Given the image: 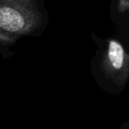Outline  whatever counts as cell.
Masks as SVG:
<instances>
[{
	"instance_id": "6da1fadb",
	"label": "cell",
	"mask_w": 129,
	"mask_h": 129,
	"mask_svg": "<svg viewBox=\"0 0 129 129\" xmlns=\"http://www.w3.org/2000/svg\"><path fill=\"white\" fill-rule=\"evenodd\" d=\"M91 68L94 79L102 90L113 95L121 93L129 78V54L123 43L116 38L102 41Z\"/></svg>"
},
{
	"instance_id": "7a4b0ae2",
	"label": "cell",
	"mask_w": 129,
	"mask_h": 129,
	"mask_svg": "<svg viewBox=\"0 0 129 129\" xmlns=\"http://www.w3.org/2000/svg\"><path fill=\"white\" fill-rule=\"evenodd\" d=\"M46 19L36 0H0V43L11 44L21 36L36 34Z\"/></svg>"
},
{
	"instance_id": "3957f363",
	"label": "cell",
	"mask_w": 129,
	"mask_h": 129,
	"mask_svg": "<svg viewBox=\"0 0 129 129\" xmlns=\"http://www.w3.org/2000/svg\"><path fill=\"white\" fill-rule=\"evenodd\" d=\"M129 0H115V15L127 14Z\"/></svg>"
},
{
	"instance_id": "277c9868",
	"label": "cell",
	"mask_w": 129,
	"mask_h": 129,
	"mask_svg": "<svg viewBox=\"0 0 129 129\" xmlns=\"http://www.w3.org/2000/svg\"><path fill=\"white\" fill-rule=\"evenodd\" d=\"M126 129H127V128H126Z\"/></svg>"
}]
</instances>
